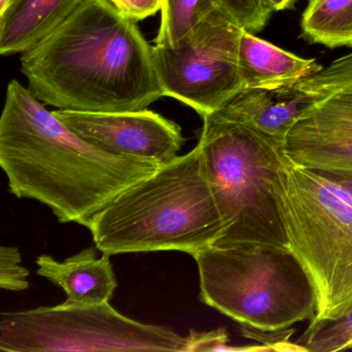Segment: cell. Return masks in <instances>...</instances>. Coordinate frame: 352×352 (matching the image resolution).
I'll return each mask as SVG.
<instances>
[{
  "instance_id": "8",
  "label": "cell",
  "mask_w": 352,
  "mask_h": 352,
  "mask_svg": "<svg viewBox=\"0 0 352 352\" xmlns=\"http://www.w3.org/2000/svg\"><path fill=\"white\" fill-rule=\"evenodd\" d=\"M243 30L217 8L174 48L153 46L164 96L204 117L245 89L239 69Z\"/></svg>"
},
{
  "instance_id": "14",
  "label": "cell",
  "mask_w": 352,
  "mask_h": 352,
  "mask_svg": "<svg viewBox=\"0 0 352 352\" xmlns=\"http://www.w3.org/2000/svg\"><path fill=\"white\" fill-rule=\"evenodd\" d=\"M86 0H11L0 13V54H23L54 32Z\"/></svg>"
},
{
  "instance_id": "15",
  "label": "cell",
  "mask_w": 352,
  "mask_h": 352,
  "mask_svg": "<svg viewBox=\"0 0 352 352\" xmlns=\"http://www.w3.org/2000/svg\"><path fill=\"white\" fill-rule=\"evenodd\" d=\"M300 26L302 38L312 44L352 47V0H310Z\"/></svg>"
},
{
  "instance_id": "7",
  "label": "cell",
  "mask_w": 352,
  "mask_h": 352,
  "mask_svg": "<svg viewBox=\"0 0 352 352\" xmlns=\"http://www.w3.org/2000/svg\"><path fill=\"white\" fill-rule=\"evenodd\" d=\"M186 337L129 318L109 302H63L0 315L1 351L186 352Z\"/></svg>"
},
{
  "instance_id": "10",
  "label": "cell",
  "mask_w": 352,
  "mask_h": 352,
  "mask_svg": "<svg viewBox=\"0 0 352 352\" xmlns=\"http://www.w3.org/2000/svg\"><path fill=\"white\" fill-rule=\"evenodd\" d=\"M53 113L84 141L117 155L145 158L164 164L179 156L185 143L177 123L147 109L126 112L58 109Z\"/></svg>"
},
{
  "instance_id": "3",
  "label": "cell",
  "mask_w": 352,
  "mask_h": 352,
  "mask_svg": "<svg viewBox=\"0 0 352 352\" xmlns=\"http://www.w3.org/2000/svg\"><path fill=\"white\" fill-rule=\"evenodd\" d=\"M88 230L104 254L181 251L193 257L221 236V216L199 145L123 191Z\"/></svg>"
},
{
  "instance_id": "24",
  "label": "cell",
  "mask_w": 352,
  "mask_h": 352,
  "mask_svg": "<svg viewBox=\"0 0 352 352\" xmlns=\"http://www.w3.org/2000/svg\"><path fill=\"white\" fill-rule=\"evenodd\" d=\"M10 1H11V0H0V13L5 11L6 8L9 6Z\"/></svg>"
},
{
  "instance_id": "1",
  "label": "cell",
  "mask_w": 352,
  "mask_h": 352,
  "mask_svg": "<svg viewBox=\"0 0 352 352\" xmlns=\"http://www.w3.org/2000/svg\"><path fill=\"white\" fill-rule=\"evenodd\" d=\"M0 166L18 199L47 206L61 223L88 228L123 191L162 164L84 141L12 80L0 118Z\"/></svg>"
},
{
  "instance_id": "18",
  "label": "cell",
  "mask_w": 352,
  "mask_h": 352,
  "mask_svg": "<svg viewBox=\"0 0 352 352\" xmlns=\"http://www.w3.org/2000/svg\"><path fill=\"white\" fill-rule=\"evenodd\" d=\"M216 3L242 30L252 34L263 30L275 11L271 0H216Z\"/></svg>"
},
{
  "instance_id": "5",
  "label": "cell",
  "mask_w": 352,
  "mask_h": 352,
  "mask_svg": "<svg viewBox=\"0 0 352 352\" xmlns=\"http://www.w3.org/2000/svg\"><path fill=\"white\" fill-rule=\"evenodd\" d=\"M193 258L201 302L242 327L281 331L316 314L312 280L289 248L211 246Z\"/></svg>"
},
{
  "instance_id": "2",
  "label": "cell",
  "mask_w": 352,
  "mask_h": 352,
  "mask_svg": "<svg viewBox=\"0 0 352 352\" xmlns=\"http://www.w3.org/2000/svg\"><path fill=\"white\" fill-rule=\"evenodd\" d=\"M28 89L59 110H145L164 96L153 47L109 0H86L21 56Z\"/></svg>"
},
{
  "instance_id": "17",
  "label": "cell",
  "mask_w": 352,
  "mask_h": 352,
  "mask_svg": "<svg viewBox=\"0 0 352 352\" xmlns=\"http://www.w3.org/2000/svg\"><path fill=\"white\" fill-rule=\"evenodd\" d=\"M308 352H335L349 349L352 343V309L333 320L310 321L296 341Z\"/></svg>"
},
{
  "instance_id": "22",
  "label": "cell",
  "mask_w": 352,
  "mask_h": 352,
  "mask_svg": "<svg viewBox=\"0 0 352 352\" xmlns=\"http://www.w3.org/2000/svg\"><path fill=\"white\" fill-rule=\"evenodd\" d=\"M321 172V170H320ZM329 175L342 189L347 193L348 197L352 199V176L351 175L337 174V173L324 172Z\"/></svg>"
},
{
  "instance_id": "26",
  "label": "cell",
  "mask_w": 352,
  "mask_h": 352,
  "mask_svg": "<svg viewBox=\"0 0 352 352\" xmlns=\"http://www.w3.org/2000/svg\"><path fill=\"white\" fill-rule=\"evenodd\" d=\"M294 3H296V0H294Z\"/></svg>"
},
{
  "instance_id": "25",
  "label": "cell",
  "mask_w": 352,
  "mask_h": 352,
  "mask_svg": "<svg viewBox=\"0 0 352 352\" xmlns=\"http://www.w3.org/2000/svg\"><path fill=\"white\" fill-rule=\"evenodd\" d=\"M349 349H352V343L351 345L349 346Z\"/></svg>"
},
{
  "instance_id": "16",
  "label": "cell",
  "mask_w": 352,
  "mask_h": 352,
  "mask_svg": "<svg viewBox=\"0 0 352 352\" xmlns=\"http://www.w3.org/2000/svg\"><path fill=\"white\" fill-rule=\"evenodd\" d=\"M217 8L216 0H162V22L154 43L174 48Z\"/></svg>"
},
{
  "instance_id": "11",
  "label": "cell",
  "mask_w": 352,
  "mask_h": 352,
  "mask_svg": "<svg viewBox=\"0 0 352 352\" xmlns=\"http://www.w3.org/2000/svg\"><path fill=\"white\" fill-rule=\"evenodd\" d=\"M96 247L83 249L59 261L48 254L36 258L38 274L63 288L65 305H92L110 302L118 286L111 256L96 257Z\"/></svg>"
},
{
  "instance_id": "6",
  "label": "cell",
  "mask_w": 352,
  "mask_h": 352,
  "mask_svg": "<svg viewBox=\"0 0 352 352\" xmlns=\"http://www.w3.org/2000/svg\"><path fill=\"white\" fill-rule=\"evenodd\" d=\"M288 247L316 292L310 321L333 320L352 309V199L329 175L294 166L282 195Z\"/></svg>"
},
{
  "instance_id": "13",
  "label": "cell",
  "mask_w": 352,
  "mask_h": 352,
  "mask_svg": "<svg viewBox=\"0 0 352 352\" xmlns=\"http://www.w3.org/2000/svg\"><path fill=\"white\" fill-rule=\"evenodd\" d=\"M322 69L315 59H305L243 30L239 43V69L245 88L278 90L294 87Z\"/></svg>"
},
{
  "instance_id": "12",
  "label": "cell",
  "mask_w": 352,
  "mask_h": 352,
  "mask_svg": "<svg viewBox=\"0 0 352 352\" xmlns=\"http://www.w3.org/2000/svg\"><path fill=\"white\" fill-rule=\"evenodd\" d=\"M307 104L306 96L294 86L278 90L245 88L215 113L285 143Z\"/></svg>"
},
{
  "instance_id": "19",
  "label": "cell",
  "mask_w": 352,
  "mask_h": 352,
  "mask_svg": "<svg viewBox=\"0 0 352 352\" xmlns=\"http://www.w3.org/2000/svg\"><path fill=\"white\" fill-rule=\"evenodd\" d=\"M21 253L13 246L0 247V287L22 292L30 287V271L21 265Z\"/></svg>"
},
{
  "instance_id": "21",
  "label": "cell",
  "mask_w": 352,
  "mask_h": 352,
  "mask_svg": "<svg viewBox=\"0 0 352 352\" xmlns=\"http://www.w3.org/2000/svg\"><path fill=\"white\" fill-rule=\"evenodd\" d=\"M123 16L140 22L162 10V0H109Z\"/></svg>"
},
{
  "instance_id": "4",
  "label": "cell",
  "mask_w": 352,
  "mask_h": 352,
  "mask_svg": "<svg viewBox=\"0 0 352 352\" xmlns=\"http://www.w3.org/2000/svg\"><path fill=\"white\" fill-rule=\"evenodd\" d=\"M203 120L197 145L223 226L213 246L289 248L282 195L294 164L285 143L217 113Z\"/></svg>"
},
{
  "instance_id": "9",
  "label": "cell",
  "mask_w": 352,
  "mask_h": 352,
  "mask_svg": "<svg viewBox=\"0 0 352 352\" xmlns=\"http://www.w3.org/2000/svg\"><path fill=\"white\" fill-rule=\"evenodd\" d=\"M294 87L308 104L286 137L288 157L300 168L352 176V52Z\"/></svg>"
},
{
  "instance_id": "20",
  "label": "cell",
  "mask_w": 352,
  "mask_h": 352,
  "mask_svg": "<svg viewBox=\"0 0 352 352\" xmlns=\"http://www.w3.org/2000/svg\"><path fill=\"white\" fill-rule=\"evenodd\" d=\"M186 339V352L228 351L230 347V338L226 329L210 331H190Z\"/></svg>"
},
{
  "instance_id": "23",
  "label": "cell",
  "mask_w": 352,
  "mask_h": 352,
  "mask_svg": "<svg viewBox=\"0 0 352 352\" xmlns=\"http://www.w3.org/2000/svg\"><path fill=\"white\" fill-rule=\"evenodd\" d=\"M273 3L275 11H283V10L290 9L294 7V0H271Z\"/></svg>"
}]
</instances>
